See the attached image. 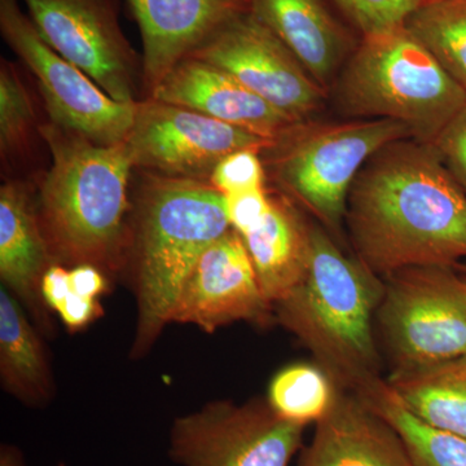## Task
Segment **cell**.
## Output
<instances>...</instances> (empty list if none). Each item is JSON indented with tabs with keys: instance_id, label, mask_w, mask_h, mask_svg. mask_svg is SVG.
Wrapping results in <instances>:
<instances>
[{
	"instance_id": "1",
	"label": "cell",
	"mask_w": 466,
	"mask_h": 466,
	"mask_svg": "<svg viewBox=\"0 0 466 466\" xmlns=\"http://www.w3.org/2000/svg\"><path fill=\"white\" fill-rule=\"evenodd\" d=\"M345 222L357 258L383 276L466 258V193L433 144L380 149L350 189Z\"/></svg>"
},
{
	"instance_id": "2",
	"label": "cell",
	"mask_w": 466,
	"mask_h": 466,
	"mask_svg": "<svg viewBox=\"0 0 466 466\" xmlns=\"http://www.w3.org/2000/svg\"><path fill=\"white\" fill-rule=\"evenodd\" d=\"M38 131L52 157L38 216L52 258L118 271L128 241L127 187L134 168L127 146H100L55 124Z\"/></svg>"
},
{
	"instance_id": "3",
	"label": "cell",
	"mask_w": 466,
	"mask_h": 466,
	"mask_svg": "<svg viewBox=\"0 0 466 466\" xmlns=\"http://www.w3.org/2000/svg\"><path fill=\"white\" fill-rule=\"evenodd\" d=\"M385 280L350 258L327 229L311 226V257L302 283L275 305L276 320L312 352L337 388L357 392L381 379L377 311Z\"/></svg>"
},
{
	"instance_id": "4",
	"label": "cell",
	"mask_w": 466,
	"mask_h": 466,
	"mask_svg": "<svg viewBox=\"0 0 466 466\" xmlns=\"http://www.w3.org/2000/svg\"><path fill=\"white\" fill-rule=\"evenodd\" d=\"M135 218L137 324L131 357L152 349L204 251L231 229L225 196L208 180L149 174Z\"/></svg>"
},
{
	"instance_id": "5",
	"label": "cell",
	"mask_w": 466,
	"mask_h": 466,
	"mask_svg": "<svg viewBox=\"0 0 466 466\" xmlns=\"http://www.w3.org/2000/svg\"><path fill=\"white\" fill-rule=\"evenodd\" d=\"M343 115L390 119L433 144L466 106V91L406 25L360 36L334 81Z\"/></svg>"
},
{
	"instance_id": "6",
	"label": "cell",
	"mask_w": 466,
	"mask_h": 466,
	"mask_svg": "<svg viewBox=\"0 0 466 466\" xmlns=\"http://www.w3.org/2000/svg\"><path fill=\"white\" fill-rule=\"evenodd\" d=\"M410 137L390 119L299 122L276 142L275 177L325 229L341 231L350 189L380 149Z\"/></svg>"
},
{
	"instance_id": "7",
	"label": "cell",
	"mask_w": 466,
	"mask_h": 466,
	"mask_svg": "<svg viewBox=\"0 0 466 466\" xmlns=\"http://www.w3.org/2000/svg\"><path fill=\"white\" fill-rule=\"evenodd\" d=\"M383 280L376 323L392 370L466 357V280L452 267H408Z\"/></svg>"
},
{
	"instance_id": "8",
	"label": "cell",
	"mask_w": 466,
	"mask_h": 466,
	"mask_svg": "<svg viewBox=\"0 0 466 466\" xmlns=\"http://www.w3.org/2000/svg\"><path fill=\"white\" fill-rule=\"evenodd\" d=\"M305 428L279 416L267 400L211 401L174 420L168 456L179 466H289Z\"/></svg>"
},
{
	"instance_id": "9",
	"label": "cell",
	"mask_w": 466,
	"mask_h": 466,
	"mask_svg": "<svg viewBox=\"0 0 466 466\" xmlns=\"http://www.w3.org/2000/svg\"><path fill=\"white\" fill-rule=\"evenodd\" d=\"M0 32L38 81L52 124L100 146L124 143L137 104L118 103L47 45L18 0H0Z\"/></svg>"
},
{
	"instance_id": "10",
	"label": "cell",
	"mask_w": 466,
	"mask_h": 466,
	"mask_svg": "<svg viewBox=\"0 0 466 466\" xmlns=\"http://www.w3.org/2000/svg\"><path fill=\"white\" fill-rule=\"evenodd\" d=\"M134 167L159 177L210 179L229 153L271 149L275 142L196 110L152 99L139 101L125 140Z\"/></svg>"
},
{
	"instance_id": "11",
	"label": "cell",
	"mask_w": 466,
	"mask_h": 466,
	"mask_svg": "<svg viewBox=\"0 0 466 466\" xmlns=\"http://www.w3.org/2000/svg\"><path fill=\"white\" fill-rule=\"evenodd\" d=\"M36 32L112 99L137 104V55L112 0H23Z\"/></svg>"
},
{
	"instance_id": "12",
	"label": "cell",
	"mask_w": 466,
	"mask_h": 466,
	"mask_svg": "<svg viewBox=\"0 0 466 466\" xmlns=\"http://www.w3.org/2000/svg\"><path fill=\"white\" fill-rule=\"evenodd\" d=\"M225 70L294 121H308L325 91L297 57L253 15L236 18L191 54Z\"/></svg>"
},
{
	"instance_id": "13",
	"label": "cell",
	"mask_w": 466,
	"mask_h": 466,
	"mask_svg": "<svg viewBox=\"0 0 466 466\" xmlns=\"http://www.w3.org/2000/svg\"><path fill=\"white\" fill-rule=\"evenodd\" d=\"M275 309L257 280L240 233L229 229L196 263L171 314L170 323L198 325L214 333L225 325L248 321L267 327Z\"/></svg>"
},
{
	"instance_id": "14",
	"label": "cell",
	"mask_w": 466,
	"mask_h": 466,
	"mask_svg": "<svg viewBox=\"0 0 466 466\" xmlns=\"http://www.w3.org/2000/svg\"><path fill=\"white\" fill-rule=\"evenodd\" d=\"M143 38L149 94L177 64L250 12V0H128Z\"/></svg>"
},
{
	"instance_id": "15",
	"label": "cell",
	"mask_w": 466,
	"mask_h": 466,
	"mask_svg": "<svg viewBox=\"0 0 466 466\" xmlns=\"http://www.w3.org/2000/svg\"><path fill=\"white\" fill-rule=\"evenodd\" d=\"M149 97L196 110L275 143L299 124L225 70L195 57L177 64Z\"/></svg>"
},
{
	"instance_id": "16",
	"label": "cell",
	"mask_w": 466,
	"mask_h": 466,
	"mask_svg": "<svg viewBox=\"0 0 466 466\" xmlns=\"http://www.w3.org/2000/svg\"><path fill=\"white\" fill-rule=\"evenodd\" d=\"M299 466H415L403 438L355 392L337 388Z\"/></svg>"
},
{
	"instance_id": "17",
	"label": "cell",
	"mask_w": 466,
	"mask_h": 466,
	"mask_svg": "<svg viewBox=\"0 0 466 466\" xmlns=\"http://www.w3.org/2000/svg\"><path fill=\"white\" fill-rule=\"evenodd\" d=\"M250 14L287 46L325 91L358 46L325 0H250Z\"/></svg>"
},
{
	"instance_id": "18",
	"label": "cell",
	"mask_w": 466,
	"mask_h": 466,
	"mask_svg": "<svg viewBox=\"0 0 466 466\" xmlns=\"http://www.w3.org/2000/svg\"><path fill=\"white\" fill-rule=\"evenodd\" d=\"M52 254L26 187L5 183L0 188V278L23 299L35 318H43L41 283Z\"/></svg>"
},
{
	"instance_id": "19",
	"label": "cell",
	"mask_w": 466,
	"mask_h": 466,
	"mask_svg": "<svg viewBox=\"0 0 466 466\" xmlns=\"http://www.w3.org/2000/svg\"><path fill=\"white\" fill-rule=\"evenodd\" d=\"M257 280L272 306L289 297L305 279L311 257V226L293 204L271 195L262 223L242 235Z\"/></svg>"
},
{
	"instance_id": "20",
	"label": "cell",
	"mask_w": 466,
	"mask_h": 466,
	"mask_svg": "<svg viewBox=\"0 0 466 466\" xmlns=\"http://www.w3.org/2000/svg\"><path fill=\"white\" fill-rule=\"evenodd\" d=\"M386 382L420 421L466 440V357L392 370Z\"/></svg>"
},
{
	"instance_id": "21",
	"label": "cell",
	"mask_w": 466,
	"mask_h": 466,
	"mask_svg": "<svg viewBox=\"0 0 466 466\" xmlns=\"http://www.w3.org/2000/svg\"><path fill=\"white\" fill-rule=\"evenodd\" d=\"M0 377L5 390L26 406H46L54 394L45 346L5 288L0 290Z\"/></svg>"
},
{
	"instance_id": "22",
	"label": "cell",
	"mask_w": 466,
	"mask_h": 466,
	"mask_svg": "<svg viewBox=\"0 0 466 466\" xmlns=\"http://www.w3.org/2000/svg\"><path fill=\"white\" fill-rule=\"evenodd\" d=\"M385 417L403 438L415 466H466V440L437 431L408 412L386 380L379 379L355 392Z\"/></svg>"
},
{
	"instance_id": "23",
	"label": "cell",
	"mask_w": 466,
	"mask_h": 466,
	"mask_svg": "<svg viewBox=\"0 0 466 466\" xmlns=\"http://www.w3.org/2000/svg\"><path fill=\"white\" fill-rule=\"evenodd\" d=\"M404 25L466 91V0H428Z\"/></svg>"
},
{
	"instance_id": "24",
	"label": "cell",
	"mask_w": 466,
	"mask_h": 466,
	"mask_svg": "<svg viewBox=\"0 0 466 466\" xmlns=\"http://www.w3.org/2000/svg\"><path fill=\"white\" fill-rule=\"evenodd\" d=\"M336 390V383L323 368L297 363L276 373L266 400L279 416L306 426L327 415Z\"/></svg>"
},
{
	"instance_id": "25",
	"label": "cell",
	"mask_w": 466,
	"mask_h": 466,
	"mask_svg": "<svg viewBox=\"0 0 466 466\" xmlns=\"http://www.w3.org/2000/svg\"><path fill=\"white\" fill-rule=\"evenodd\" d=\"M39 130L32 95L16 66L2 58L0 63V153L3 158L16 157Z\"/></svg>"
},
{
	"instance_id": "26",
	"label": "cell",
	"mask_w": 466,
	"mask_h": 466,
	"mask_svg": "<svg viewBox=\"0 0 466 466\" xmlns=\"http://www.w3.org/2000/svg\"><path fill=\"white\" fill-rule=\"evenodd\" d=\"M360 36L394 29L428 0H325Z\"/></svg>"
},
{
	"instance_id": "27",
	"label": "cell",
	"mask_w": 466,
	"mask_h": 466,
	"mask_svg": "<svg viewBox=\"0 0 466 466\" xmlns=\"http://www.w3.org/2000/svg\"><path fill=\"white\" fill-rule=\"evenodd\" d=\"M262 149L245 148L226 156L214 168L208 182L223 195L265 187V168L259 158Z\"/></svg>"
},
{
	"instance_id": "28",
	"label": "cell",
	"mask_w": 466,
	"mask_h": 466,
	"mask_svg": "<svg viewBox=\"0 0 466 466\" xmlns=\"http://www.w3.org/2000/svg\"><path fill=\"white\" fill-rule=\"evenodd\" d=\"M223 196L229 225L241 236L257 228L271 208V195L265 187Z\"/></svg>"
},
{
	"instance_id": "29",
	"label": "cell",
	"mask_w": 466,
	"mask_h": 466,
	"mask_svg": "<svg viewBox=\"0 0 466 466\" xmlns=\"http://www.w3.org/2000/svg\"><path fill=\"white\" fill-rule=\"evenodd\" d=\"M433 146L466 193V106L444 127Z\"/></svg>"
},
{
	"instance_id": "30",
	"label": "cell",
	"mask_w": 466,
	"mask_h": 466,
	"mask_svg": "<svg viewBox=\"0 0 466 466\" xmlns=\"http://www.w3.org/2000/svg\"><path fill=\"white\" fill-rule=\"evenodd\" d=\"M57 314L70 332H79L96 320L103 314V309L97 299H85L72 291L57 309Z\"/></svg>"
},
{
	"instance_id": "31",
	"label": "cell",
	"mask_w": 466,
	"mask_h": 466,
	"mask_svg": "<svg viewBox=\"0 0 466 466\" xmlns=\"http://www.w3.org/2000/svg\"><path fill=\"white\" fill-rule=\"evenodd\" d=\"M42 299L45 305L57 311L72 293L70 272L61 265H51L43 275L41 283Z\"/></svg>"
},
{
	"instance_id": "32",
	"label": "cell",
	"mask_w": 466,
	"mask_h": 466,
	"mask_svg": "<svg viewBox=\"0 0 466 466\" xmlns=\"http://www.w3.org/2000/svg\"><path fill=\"white\" fill-rule=\"evenodd\" d=\"M70 272V285L73 293L85 299H97L108 290V280L97 267L91 265L75 266Z\"/></svg>"
},
{
	"instance_id": "33",
	"label": "cell",
	"mask_w": 466,
	"mask_h": 466,
	"mask_svg": "<svg viewBox=\"0 0 466 466\" xmlns=\"http://www.w3.org/2000/svg\"><path fill=\"white\" fill-rule=\"evenodd\" d=\"M0 466H26V462L17 447L3 444L0 449Z\"/></svg>"
}]
</instances>
